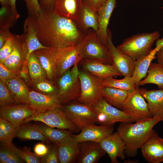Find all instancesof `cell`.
Returning a JSON list of instances; mask_svg holds the SVG:
<instances>
[{"label":"cell","mask_w":163,"mask_h":163,"mask_svg":"<svg viewBox=\"0 0 163 163\" xmlns=\"http://www.w3.org/2000/svg\"><path fill=\"white\" fill-rule=\"evenodd\" d=\"M16 137L22 140H38L49 144L51 142L36 127L35 124H23L16 128Z\"/></svg>","instance_id":"31"},{"label":"cell","mask_w":163,"mask_h":163,"mask_svg":"<svg viewBox=\"0 0 163 163\" xmlns=\"http://www.w3.org/2000/svg\"><path fill=\"white\" fill-rule=\"evenodd\" d=\"M24 43L27 57L26 62L30 54L34 52L49 47L43 45L39 41L34 28L26 20L23 24Z\"/></svg>","instance_id":"28"},{"label":"cell","mask_w":163,"mask_h":163,"mask_svg":"<svg viewBox=\"0 0 163 163\" xmlns=\"http://www.w3.org/2000/svg\"><path fill=\"white\" fill-rule=\"evenodd\" d=\"M15 149L20 157L27 163H41L40 157L32 152L30 147L25 146L18 148L15 146Z\"/></svg>","instance_id":"40"},{"label":"cell","mask_w":163,"mask_h":163,"mask_svg":"<svg viewBox=\"0 0 163 163\" xmlns=\"http://www.w3.org/2000/svg\"><path fill=\"white\" fill-rule=\"evenodd\" d=\"M161 120L157 117L145 119L135 123H120L117 132L125 145V154L134 157L137 155L139 149L148 140L155 132L154 127Z\"/></svg>","instance_id":"2"},{"label":"cell","mask_w":163,"mask_h":163,"mask_svg":"<svg viewBox=\"0 0 163 163\" xmlns=\"http://www.w3.org/2000/svg\"><path fill=\"white\" fill-rule=\"evenodd\" d=\"M160 36L158 31L134 35L125 39L117 47L122 53L136 60L151 52L154 43Z\"/></svg>","instance_id":"3"},{"label":"cell","mask_w":163,"mask_h":163,"mask_svg":"<svg viewBox=\"0 0 163 163\" xmlns=\"http://www.w3.org/2000/svg\"><path fill=\"white\" fill-rule=\"evenodd\" d=\"M79 62L69 69L57 80V95L62 106L76 100L81 93V86L79 77Z\"/></svg>","instance_id":"4"},{"label":"cell","mask_w":163,"mask_h":163,"mask_svg":"<svg viewBox=\"0 0 163 163\" xmlns=\"http://www.w3.org/2000/svg\"><path fill=\"white\" fill-rule=\"evenodd\" d=\"M11 33L9 29L0 27V49L3 45Z\"/></svg>","instance_id":"48"},{"label":"cell","mask_w":163,"mask_h":163,"mask_svg":"<svg viewBox=\"0 0 163 163\" xmlns=\"http://www.w3.org/2000/svg\"><path fill=\"white\" fill-rule=\"evenodd\" d=\"M25 20L34 28L41 43L47 47L57 49L77 45L86 34L76 21L52 10L41 8L37 15L28 17Z\"/></svg>","instance_id":"1"},{"label":"cell","mask_w":163,"mask_h":163,"mask_svg":"<svg viewBox=\"0 0 163 163\" xmlns=\"http://www.w3.org/2000/svg\"><path fill=\"white\" fill-rule=\"evenodd\" d=\"M37 128L53 144L59 142L72 135V132L69 130L56 129L44 124H35Z\"/></svg>","instance_id":"33"},{"label":"cell","mask_w":163,"mask_h":163,"mask_svg":"<svg viewBox=\"0 0 163 163\" xmlns=\"http://www.w3.org/2000/svg\"><path fill=\"white\" fill-rule=\"evenodd\" d=\"M76 22L79 28L84 33L86 34L90 28L96 32L98 29L97 11L84 2Z\"/></svg>","instance_id":"26"},{"label":"cell","mask_w":163,"mask_h":163,"mask_svg":"<svg viewBox=\"0 0 163 163\" xmlns=\"http://www.w3.org/2000/svg\"><path fill=\"white\" fill-rule=\"evenodd\" d=\"M14 36L13 49L3 64L9 69L17 72L22 64L25 62L26 55L24 45L23 34L14 35Z\"/></svg>","instance_id":"22"},{"label":"cell","mask_w":163,"mask_h":163,"mask_svg":"<svg viewBox=\"0 0 163 163\" xmlns=\"http://www.w3.org/2000/svg\"><path fill=\"white\" fill-rule=\"evenodd\" d=\"M49 146H47L43 142L36 144L34 146V153L40 157H42L47 153Z\"/></svg>","instance_id":"46"},{"label":"cell","mask_w":163,"mask_h":163,"mask_svg":"<svg viewBox=\"0 0 163 163\" xmlns=\"http://www.w3.org/2000/svg\"><path fill=\"white\" fill-rule=\"evenodd\" d=\"M11 92L16 104H30L29 89L18 76L8 80L5 83Z\"/></svg>","instance_id":"27"},{"label":"cell","mask_w":163,"mask_h":163,"mask_svg":"<svg viewBox=\"0 0 163 163\" xmlns=\"http://www.w3.org/2000/svg\"><path fill=\"white\" fill-rule=\"evenodd\" d=\"M57 145L60 163L76 162L79 152V142L73 135L67 137Z\"/></svg>","instance_id":"21"},{"label":"cell","mask_w":163,"mask_h":163,"mask_svg":"<svg viewBox=\"0 0 163 163\" xmlns=\"http://www.w3.org/2000/svg\"><path fill=\"white\" fill-rule=\"evenodd\" d=\"M116 3L117 0H107L97 11L98 29L96 33L102 43L105 46L108 37V25Z\"/></svg>","instance_id":"20"},{"label":"cell","mask_w":163,"mask_h":163,"mask_svg":"<svg viewBox=\"0 0 163 163\" xmlns=\"http://www.w3.org/2000/svg\"><path fill=\"white\" fill-rule=\"evenodd\" d=\"M107 0H83L84 2L97 11Z\"/></svg>","instance_id":"47"},{"label":"cell","mask_w":163,"mask_h":163,"mask_svg":"<svg viewBox=\"0 0 163 163\" xmlns=\"http://www.w3.org/2000/svg\"><path fill=\"white\" fill-rule=\"evenodd\" d=\"M27 65L33 82L47 78L46 73L38 57L34 52L30 54L28 59Z\"/></svg>","instance_id":"34"},{"label":"cell","mask_w":163,"mask_h":163,"mask_svg":"<svg viewBox=\"0 0 163 163\" xmlns=\"http://www.w3.org/2000/svg\"><path fill=\"white\" fill-rule=\"evenodd\" d=\"M92 106L95 113L96 123L101 125H114L118 122H134L123 110L110 104L103 98Z\"/></svg>","instance_id":"9"},{"label":"cell","mask_w":163,"mask_h":163,"mask_svg":"<svg viewBox=\"0 0 163 163\" xmlns=\"http://www.w3.org/2000/svg\"><path fill=\"white\" fill-rule=\"evenodd\" d=\"M108 37L106 46L110 56L113 64L122 75L132 77L134 69V60L121 52L113 44L112 34L108 28Z\"/></svg>","instance_id":"11"},{"label":"cell","mask_w":163,"mask_h":163,"mask_svg":"<svg viewBox=\"0 0 163 163\" xmlns=\"http://www.w3.org/2000/svg\"><path fill=\"white\" fill-rule=\"evenodd\" d=\"M106 153L100 143L85 141L79 143V152L76 162L96 163Z\"/></svg>","instance_id":"18"},{"label":"cell","mask_w":163,"mask_h":163,"mask_svg":"<svg viewBox=\"0 0 163 163\" xmlns=\"http://www.w3.org/2000/svg\"><path fill=\"white\" fill-rule=\"evenodd\" d=\"M0 27L9 28L18 19L13 13L10 7L2 6L0 10Z\"/></svg>","instance_id":"38"},{"label":"cell","mask_w":163,"mask_h":163,"mask_svg":"<svg viewBox=\"0 0 163 163\" xmlns=\"http://www.w3.org/2000/svg\"><path fill=\"white\" fill-rule=\"evenodd\" d=\"M78 45L79 54L82 59H93L105 64H112L107 47L93 30L88 31Z\"/></svg>","instance_id":"5"},{"label":"cell","mask_w":163,"mask_h":163,"mask_svg":"<svg viewBox=\"0 0 163 163\" xmlns=\"http://www.w3.org/2000/svg\"><path fill=\"white\" fill-rule=\"evenodd\" d=\"M156 47L159 49L163 47V37L161 39H158L155 43Z\"/></svg>","instance_id":"52"},{"label":"cell","mask_w":163,"mask_h":163,"mask_svg":"<svg viewBox=\"0 0 163 163\" xmlns=\"http://www.w3.org/2000/svg\"><path fill=\"white\" fill-rule=\"evenodd\" d=\"M56 0H39L41 8L53 10Z\"/></svg>","instance_id":"49"},{"label":"cell","mask_w":163,"mask_h":163,"mask_svg":"<svg viewBox=\"0 0 163 163\" xmlns=\"http://www.w3.org/2000/svg\"><path fill=\"white\" fill-rule=\"evenodd\" d=\"M56 49V62L58 79L82 59L79 54L78 45Z\"/></svg>","instance_id":"13"},{"label":"cell","mask_w":163,"mask_h":163,"mask_svg":"<svg viewBox=\"0 0 163 163\" xmlns=\"http://www.w3.org/2000/svg\"><path fill=\"white\" fill-rule=\"evenodd\" d=\"M10 6L13 13L18 18L20 15L18 12L16 7V0H9Z\"/></svg>","instance_id":"50"},{"label":"cell","mask_w":163,"mask_h":163,"mask_svg":"<svg viewBox=\"0 0 163 163\" xmlns=\"http://www.w3.org/2000/svg\"><path fill=\"white\" fill-rule=\"evenodd\" d=\"M158 50L155 48L147 56L135 60L134 70L132 78L136 87H139L140 81L146 76L152 61L156 58V54Z\"/></svg>","instance_id":"29"},{"label":"cell","mask_w":163,"mask_h":163,"mask_svg":"<svg viewBox=\"0 0 163 163\" xmlns=\"http://www.w3.org/2000/svg\"><path fill=\"white\" fill-rule=\"evenodd\" d=\"M140 93L139 87L130 91L124 103L122 110L135 122L152 117L148 104Z\"/></svg>","instance_id":"10"},{"label":"cell","mask_w":163,"mask_h":163,"mask_svg":"<svg viewBox=\"0 0 163 163\" xmlns=\"http://www.w3.org/2000/svg\"><path fill=\"white\" fill-rule=\"evenodd\" d=\"M16 128L9 122L0 117V144L11 145L13 139L16 137Z\"/></svg>","instance_id":"36"},{"label":"cell","mask_w":163,"mask_h":163,"mask_svg":"<svg viewBox=\"0 0 163 163\" xmlns=\"http://www.w3.org/2000/svg\"><path fill=\"white\" fill-rule=\"evenodd\" d=\"M129 92L125 90L108 87H102L101 89L104 99L110 104L121 110Z\"/></svg>","instance_id":"30"},{"label":"cell","mask_w":163,"mask_h":163,"mask_svg":"<svg viewBox=\"0 0 163 163\" xmlns=\"http://www.w3.org/2000/svg\"><path fill=\"white\" fill-rule=\"evenodd\" d=\"M142 155L151 163L163 162V138L155 132L141 147Z\"/></svg>","instance_id":"16"},{"label":"cell","mask_w":163,"mask_h":163,"mask_svg":"<svg viewBox=\"0 0 163 163\" xmlns=\"http://www.w3.org/2000/svg\"><path fill=\"white\" fill-rule=\"evenodd\" d=\"M14 43V34L11 33L2 46L0 49V63L3 64L13 48Z\"/></svg>","instance_id":"42"},{"label":"cell","mask_w":163,"mask_h":163,"mask_svg":"<svg viewBox=\"0 0 163 163\" xmlns=\"http://www.w3.org/2000/svg\"><path fill=\"white\" fill-rule=\"evenodd\" d=\"M29 99L30 105L37 111L62 108L57 94L48 95L30 90Z\"/></svg>","instance_id":"24"},{"label":"cell","mask_w":163,"mask_h":163,"mask_svg":"<svg viewBox=\"0 0 163 163\" xmlns=\"http://www.w3.org/2000/svg\"><path fill=\"white\" fill-rule=\"evenodd\" d=\"M2 6L10 7L9 0H0Z\"/></svg>","instance_id":"53"},{"label":"cell","mask_w":163,"mask_h":163,"mask_svg":"<svg viewBox=\"0 0 163 163\" xmlns=\"http://www.w3.org/2000/svg\"><path fill=\"white\" fill-rule=\"evenodd\" d=\"M41 163H60L58 153V145L53 144L49 146L48 151L44 156L40 157Z\"/></svg>","instance_id":"43"},{"label":"cell","mask_w":163,"mask_h":163,"mask_svg":"<svg viewBox=\"0 0 163 163\" xmlns=\"http://www.w3.org/2000/svg\"><path fill=\"white\" fill-rule=\"evenodd\" d=\"M38 92L48 94H57L58 87L53 82L47 78L42 79L33 82Z\"/></svg>","instance_id":"39"},{"label":"cell","mask_w":163,"mask_h":163,"mask_svg":"<svg viewBox=\"0 0 163 163\" xmlns=\"http://www.w3.org/2000/svg\"><path fill=\"white\" fill-rule=\"evenodd\" d=\"M113 125H92L82 129L79 134L73 135L79 143L85 141L100 143L113 133Z\"/></svg>","instance_id":"17"},{"label":"cell","mask_w":163,"mask_h":163,"mask_svg":"<svg viewBox=\"0 0 163 163\" xmlns=\"http://www.w3.org/2000/svg\"><path fill=\"white\" fill-rule=\"evenodd\" d=\"M25 2L28 13V17H34L41 11L39 0H22Z\"/></svg>","instance_id":"44"},{"label":"cell","mask_w":163,"mask_h":163,"mask_svg":"<svg viewBox=\"0 0 163 163\" xmlns=\"http://www.w3.org/2000/svg\"><path fill=\"white\" fill-rule=\"evenodd\" d=\"M32 121L41 122L51 127L68 130L72 132L78 130L75 125L68 118L60 108L37 111L27 119L23 124Z\"/></svg>","instance_id":"8"},{"label":"cell","mask_w":163,"mask_h":163,"mask_svg":"<svg viewBox=\"0 0 163 163\" xmlns=\"http://www.w3.org/2000/svg\"><path fill=\"white\" fill-rule=\"evenodd\" d=\"M56 49L49 47L40 49L34 52L38 57L48 79L55 82L57 79L56 62Z\"/></svg>","instance_id":"19"},{"label":"cell","mask_w":163,"mask_h":163,"mask_svg":"<svg viewBox=\"0 0 163 163\" xmlns=\"http://www.w3.org/2000/svg\"><path fill=\"white\" fill-rule=\"evenodd\" d=\"M139 162L137 160L136 161H133L132 160H130L129 159L128 160H126L124 161V163H137Z\"/></svg>","instance_id":"54"},{"label":"cell","mask_w":163,"mask_h":163,"mask_svg":"<svg viewBox=\"0 0 163 163\" xmlns=\"http://www.w3.org/2000/svg\"><path fill=\"white\" fill-rule=\"evenodd\" d=\"M113 87L131 91L137 87L132 77L125 76L122 79H117L112 76H109L103 78L102 87Z\"/></svg>","instance_id":"35"},{"label":"cell","mask_w":163,"mask_h":163,"mask_svg":"<svg viewBox=\"0 0 163 163\" xmlns=\"http://www.w3.org/2000/svg\"><path fill=\"white\" fill-rule=\"evenodd\" d=\"M156 56L158 63L163 65V47L157 52Z\"/></svg>","instance_id":"51"},{"label":"cell","mask_w":163,"mask_h":163,"mask_svg":"<svg viewBox=\"0 0 163 163\" xmlns=\"http://www.w3.org/2000/svg\"><path fill=\"white\" fill-rule=\"evenodd\" d=\"M37 111L30 104H15L1 107L0 116L16 128Z\"/></svg>","instance_id":"12"},{"label":"cell","mask_w":163,"mask_h":163,"mask_svg":"<svg viewBox=\"0 0 163 163\" xmlns=\"http://www.w3.org/2000/svg\"><path fill=\"white\" fill-rule=\"evenodd\" d=\"M83 0H56L53 11L56 14L76 21Z\"/></svg>","instance_id":"25"},{"label":"cell","mask_w":163,"mask_h":163,"mask_svg":"<svg viewBox=\"0 0 163 163\" xmlns=\"http://www.w3.org/2000/svg\"><path fill=\"white\" fill-rule=\"evenodd\" d=\"M17 72L10 69L0 63V79L5 83L8 80L17 76Z\"/></svg>","instance_id":"45"},{"label":"cell","mask_w":163,"mask_h":163,"mask_svg":"<svg viewBox=\"0 0 163 163\" xmlns=\"http://www.w3.org/2000/svg\"><path fill=\"white\" fill-rule=\"evenodd\" d=\"M25 161L20 157L13 144L11 145L0 144V163H24Z\"/></svg>","instance_id":"37"},{"label":"cell","mask_w":163,"mask_h":163,"mask_svg":"<svg viewBox=\"0 0 163 163\" xmlns=\"http://www.w3.org/2000/svg\"><path fill=\"white\" fill-rule=\"evenodd\" d=\"M149 84L156 85L158 89H163V65L158 63H151L146 76L140 81L139 86Z\"/></svg>","instance_id":"32"},{"label":"cell","mask_w":163,"mask_h":163,"mask_svg":"<svg viewBox=\"0 0 163 163\" xmlns=\"http://www.w3.org/2000/svg\"><path fill=\"white\" fill-rule=\"evenodd\" d=\"M100 145L110 158L112 163H118L117 158L123 160L126 158L125 145L117 131L109 135L100 142Z\"/></svg>","instance_id":"14"},{"label":"cell","mask_w":163,"mask_h":163,"mask_svg":"<svg viewBox=\"0 0 163 163\" xmlns=\"http://www.w3.org/2000/svg\"><path fill=\"white\" fill-rule=\"evenodd\" d=\"M61 109L78 130L96 123L92 106L80 103L75 100L62 105Z\"/></svg>","instance_id":"7"},{"label":"cell","mask_w":163,"mask_h":163,"mask_svg":"<svg viewBox=\"0 0 163 163\" xmlns=\"http://www.w3.org/2000/svg\"><path fill=\"white\" fill-rule=\"evenodd\" d=\"M78 65L82 70L103 78L109 76H123L113 64H105L97 60L83 59Z\"/></svg>","instance_id":"15"},{"label":"cell","mask_w":163,"mask_h":163,"mask_svg":"<svg viewBox=\"0 0 163 163\" xmlns=\"http://www.w3.org/2000/svg\"><path fill=\"white\" fill-rule=\"evenodd\" d=\"M139 90L147 101L152 117H157L163 121V89L148 90L139 88Z\"/></svg>","instance_id":"23"},{"label":"cell","mask_w":163,"mask_h":163,"mask_svg":"<svg viewBox=\"0 0 163 163\" xmlns=\"http://www.w3.org/2000/svg\"><path fill=\"white\" fill-rule=\"evenodd\" d=\"M79 77L81 86V93L76 100L78 102L93 106L102 98L101 93L103 78L83 70H79Z\"/></svg>","instance_id":"6"},{"label":"cell","mask_w":163,"mask_h":163,"mask_svg":"<svg viewBox=\"0 0 163 163\" xmlns=\"http://www.w3.org/2000/svg\"><path fill=\"white\" fill-rule=\"evenodd\" d=\"M15 104V101L6 83L0 80V107Z\"/></svg>","instance_id":"41"}]
</instances>
